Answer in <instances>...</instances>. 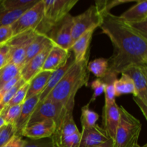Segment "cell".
I'll return each mask as SVG.
<instances>
[{"label": "cell", "mask_w": 147, "mask_h": 147, "mask_svg": "<svg viewBox=\"0 0 147 147\" xmlns=\"http://www.w3.org/2000/svg\"><path fill=\"white\" fill-rule=\"evenodd\" d=\"M113 46L109 59V72L118 75L132 65H144L147 57V40L119 16L106 13L100 27Z\"/></svg>", "instance_id": "obj_1"}, {"label": "cell", "mask_w": 147, "mask_h": 147, "mask_svg": "<svg viewBox=\"0 0 147 147\" xmlns=\"http://www.w3.org/2000/svg\"><path fill=\"white\" fill-rule=\"evenodd\" d=\"M88 58L89 57L80 63L75 62L46 99H50L63 106L75 102V97L79 89L88 86Z\"/></svg>", "instance_id": "obj_2"}, {"label": "cell", "mask_w": 147, "mask_h": 147, "mask_svg": "<svg viewBox=\"0 0 147 147\" xmlns=\"http://www.w3.org/2000/svg\"><path fill=\"white\" fill-rule=\"evenodd\" d=\"M120 121L114 139L115 147H134L136 146L142 131L140 121L131 114L123 106H119Z\"/></svg>", "instance_id": "obj_3"}, {"label": "cell", "mask_w": 147, "mask_h": 147, "mask_svg": "<svg viewBox=\"0 0 147 147\" xmlns=\"http://www.w3.org/2000/svg\"><path fill=\"white\" fill-rule=\"evenodd\" d=\"M78 0H43L44 17L36 31L47 35L74 7Z\"/></svg>", "instance_id": "obj_4"}, {"label": "cell", "mask_w": 147, "mask_h": 147, "mask_svg": "<svg viewBox=\"0 0 147 147\" xmlns=\"http://www.w3.org/2000/svg\"><path fill=\"white\" fill-rule=\"evenodd\" d=\"M44 17L43 0H39L34 6L26 10L11 25L13 36L19 35L30 30H35Z\"/></svg>", "instance_id": "obj_5"}, {"label": "cell", "mask_w": 147, "mask_h": 147, "mask_svg": "<svg viewBox=\"0 0 147 147\" xmlns=\"http://www.w3.org/2000/svg\"><path fill=\"white\" fill-rule=\"evenodd\" d=\"M103 17L99 13L96 5H92L84 12L73 17L72 40L73 44L78 37L88 30L100 27Z\"/></svg>", "instance_id": "obj_6"}, {"label": "cell", "mask_w": 147, "mask_h": 147, "mask_svg": "<svg viewBox=\"0 0 147 147\" xmlns=\"http://www.w3.org/2000/svg\"><path fill=\"white\" fill-rule=\"evenodd\" d=\"M37 33L36 30H30L13 37L8 43L10 47L9 64H14L22 68L24 65L26 53L30 42Z\"/></svg>", "instance_id": "obj_7"}, {"label": "cell", "mask_w": 147, "mask_h": 147, "mask_svg": "<svg viewBox=\"0 0 147 147\" xmlns=\"http://www.w3.org/2000/svg\"><path fill=\"white\" fill-rule=\"evenodd\" d=\"M73 16L69 14L50 30L51 34L47 35H47L51 39L55 45L66 50H70L73 45Z\"/></svg>", "instance_id": "obj_8"}, {"label": "cell", "mask_w": 147, "mask_h": 147, "mask_svg": "<svg viewBox=\"0 0 147 147\" xmlns=\"http://www.w3.org/2000/svg\"><path fill=\"white\" fill-rule=\"evenodd\" d=\"M65 106L50 99H46L42 103L37 105L35 111L32 115L27 126L36 122L51 119L56 123L63 113Z\"/></svg>", "instance_id": "obj_9"}, {"label": "cell", "mask_w": 147, "mask_h": 147, "mask_svg": "<svg viewBox=\"0 0 147 147\" xmlns=\"http://www.w3.org/2000/svg\"><path fill=\"white\" fill-rule=\"evenodd\" d=\"M53 44V42L51 41L40 53L23 65L20 70V76L25 83L30 82L36 75L42 71L46 58Z\"/></svg>", "instance_id": "obj_10"}, {"label": "cell", "mask_w": 147, "mask_h": 147, "mask_svg": "<svg viewBox=\"0 0 147 147\" xmlns=\"http://www.w3.org/2000/svg\"><path fill=\"white\" fill-rule=\"evenodd\" d=\"M56 123L51 119L36 122L27 126L23 130L21 136L30 139H41L50 138L54 134Z\"/></svg>", "instance_id": "obj_11"}, {"label": "cell", "mask_w": 147, "mask_h": 147, "mask_svg": "<svg viewBox=\"0 0 147 147\" xmlns=\"http://www.w3.org/2000/svg\"><path fill=\"white\" fill-rule=\"evenodd\" d=\"M102 117L103 129L109 137L114 142L116 129L120 121V110L116 102L109 105H104Z\"/></svg>", "instance_id": "obj_12"}, {"label": "cell", "mask_w": 147, "mask_h": 147, "mask_svg": "<svg viewBox=\"0 0 147 147\" xmlns=\"http://www.w3.org/2000/svg\"><path fill=\"white\" fill-rule=\"evenodd\" d=\"M79 147H95L107 142L110 138L103 127L96 124L94 126L82 129Z\"/></svg>", "instance_id": "obj_13"}, {"label": "cell", "mask_w": 147, "mask_h": 147, "mask_svg": "<svg viewBox=\"0 0 147 147\" xmlns=\"http://www.w3.org/2000/svg\"><path fill=\"white\" fill-rule=\"evenodd\" d=\"M123 73L130 76L134 83L136 95L134 97L137 98L147 106V80L140 65L130 66Z\"/></svg>", "instance_id": "obj_14"}, {"label": "cell", "mask_w": 147, "mask_h": 147, "mask_svg": "<svg viewBox=\"0 0 147 147\" xmlns=\"http://www.w3.org/2000/svg\"><path fill=\"white\" fill-rule=\"evenodd\" d=\"M71 53L70 50H66L53 44L42 70L52 73L56 71L66 64Z\"/></svg>", "instance_id": "obj_15"}, {"label": "cell", "mask_w": 147, "mask_h": 147, "mask_svg": "<svg viewBox=\"0 0 147 147\" xmlns=\"http://www.w3.org/2000/svg\"><path fill=\"white\" fill-rule=\"evenodd\" d=\"M40 95L33 96L30 98L26 99L22 105V110L18 119L14 124L16 129V135L21 136L23 130L28 125L32 115L35 111L39 101Z\"/></svg>", "instance_id": "obj_16"}, {"label": "cell", "mask_w": 147, "mask_h": 147, "mask_svg": "<svg viewBox=\"0 0 147 147\" xmlns=\"http://www.w3.org/2000/svg\"><path fill=\"white\" fill-rule=\"evenodd\" d=\"M95 30H96L95 29L88 30L73 42L70 50L73 51V55L76 63L83 61L89 57V46Z\"/></svg>", "instance_id": "obj_17"}, {"label": "cell", "mask_w": 147, "mask_h": 147, "mask_svg": "<svg viewBox=\"0 0 147 147\" xmlns=\"http://www.w3.org/2000/svg\"><path fill=\"white\" fill-rule=\"evenodd\" d=\"M74 63V57H73V53H71V55H70V56L69 57L66 64L65 65H63L62 67H60V69H58V70H57L56 71L53 72V73H52L51 76L50 77L48 82H47V86H45L42 93L40 94V101H39L38 104L42 103V102L48 97V96L50 94V93L53 91V89H54L56 87V86L58 84L59 82L61 80V79L63 78V76H65L66 72L69 70V68L71 67L72 65Z\"/></svg>", "instance_id": "obj_18"}, {"label": "cell", "mask_w": 147, "mask_h": 147, "mask_svg": "<svg viewBox=\"0 0 147 147\" xmlns=\"http://www.w3.org/2000/svg\"><path fill=\"white\" fill-rule=\"evenodd\" d=\"M119 17L129 24L143 21L147 18V0L137 1L135 5L130 7Z\"/></svg>", "instance_id": "obj_19"}, {"label": "cell", "mask_w": 147, "mask_h": 147, "mask_svg": "<svg viewBox=\"0 0 147 147\" xmlns=\"http://www.w3.org/2000/svg\"><path fill=\"white\" fill-rule=\"evenodd\" d=\"M52 73H53L52 72L42 70L38 74L36 75L30 81V86H29L26 99L41 94L45 86H47V83Z\"/></svg>", "instance_id": "obj_20"}, {"label": "cell", "mask_w": 147, "mask_h": 147, "mask_svg": "<svg viewBox=\"0 0 147 147\" xmlns=\"http://www.w3.org/2000/svg\"><path fill=\"white\" fill-rule=\"evenodd\" d=\"M51 39L47 35L37 32L27 49L24 65L40 53L49 43L51 42Z\"/></svg>", "instance_id": "obj_21"}, {"label": "cell", "mask_w": 147, "mask_h": 147, "mask_svg": "<svg viewBox=\"0 0 147 147\" xmlns=\"http://www.w3.org/2000/svg\"><path fill=\"white\" fill-rule=\"evenodd\" d=\"M114 88L116 97L124 94H132L134 96L136 95L134 83L130 76L126 73H122L120 78L115 80Z\"/></svg>", "instance_id": "obj_22"}, {"label": "cell", "mask_w": 147, "mask_h": 147, "mask_svg": "<svg viewBox=\"0 0 147 147\" xmlns=\"http://www.w3.org/2000/svg\"><path fill=\"white\" fill-rule=\"evenodd\" d=\"M87 69L88 71L93 73L97 78H103L109 72V59L99 57L88 62Z\"/></svg>", "instance_id": "obj_23"}, {"label": "cell", "mask_w": 147, "mask_h": 147, "mask_svg": "<svg viewBox=\"0 0 147 147\" xmlns=\"http://www.w3.org/2000/svg\"><path fill=\"white\" fill-rule=\"evenodd\" d=\"M81 133L78 131L68 136L51 137L54 147H79Z\"/></svg>", "instance_id": "obj_24"}, {"label": "cell", "mask_w": 147, "mask_h": 147, "mask_svg": "<svg viewBox=\"0 0 147 147\" xmlns=\"http://www.w3.org/2000/svg\"><path fill=\"white\" fill-rule=\"evenodd\" d=\"M28 9H7L1 5L0 1V27L11 25Z\"/></svg>", "instance_id": "obj_25"}, {"label": "cell", "mask_w": 147, "mask_h": 147, "mask_svg": "<svg viewBox=\"0 0 147 147\" xmlns=\"http://www.w3.org/2000/svg\"><path fill=\"white\" fill-rule=\"evenodd\" d=\"M89 106L90 105L88 103L86 106H83L81 109L80 122H81L82 129L94 126L95 125L97 124L96 123L99 119L98 114L93 111L90 110Z\"/></svg>", "instance_id": "obj_26"}, {"label": "cell", "mask_w": 147, "mask_h": 147, "mask_svg": "<svg viewBox=\"0 0 147 147\" xmlns=\"http://www.w3.org/2000/svg\"><path fill=\"white\" fill-rule=\"evenodd\" d=\"M39 0H3L1 5L7 9H25L34 6Z\"/></svg>", "instance_id": "obj_27"}, {"label": "cell", "mask_w": 147, "mask_h": 147, "mask_svg": "<svg viewBox=\"0 0 147 147\" xmlns=\"http://www.w3.org/2000/svg\"><path fill=\"white\" fill-rule=\"evenodd\" d=\"M21 67L14 64H8L3 68L0 76V88L20 73Z\"/></svg>", "instance_id": "obj_28"}, {"label": "cell", "mask_w": 147, "mask_h": 147, "mask_svg": "<svg viewBox=\"0 0 147 147\" xmlns=\"http://www.w3.org/2000/svg\"><path fill=\"white\" fill-rule=\"evenodd\" d=\"M22 105V104L16 105L4 109L0 113L7 124H15L21 113Z\"/></svg>", "instance_id": "obj_29"}, {"label": "cell", "mask_w": 147, "mask_h": 147, "mask_svg": "<svg viewBox=\"0 0 147 147\" xmlns=\"http://www.w3.org/2000/svg\"><path fill=\"white\" fill-rule=\"evenodd\" d=\"M134 1V0H104V1H96V7H97L99 13L103 15H104L106 13L110 12L111 9L113 7H116L120 4H126V3H129Z\"/></svg>", "instance_id": "obj_30"}, {"label": "cell", "mask_w": 147, "mask_h": 147, "mask_svg": "<svg viewBox=\"0 0 147 147\" xmlns=\"http://www.w3.org/2000/svg\"><path fill=\"white\" fill-rule=\"evenodd\" d=\"M29 86H30V82H27L24 83L18 90H17L15 93L14 94L13 97L11 98V100L9 103H8L5 109L11 106H16V105H20L24 103V100H26V97H27V93L28 91Z\"/></svg>", "instance_id": "obj_31"}, {"label": "cell", "mask_w": 147, "mask_h": 147, "mask_svg": "<svg viewBox=\"0 0 147 147\" xmlns=\"http://www.w3.org/2000/svg\"><path fill=\"white\" fill-rule=\"evenodd\" d=\"M15 135L16 129L14 125L6 124L0 133V147L4 146Z\"/></svg>", "instance_id": "obj_32"}, {"label": "cell", "mask_w": 147, "mask_h": 147, "mask_svg": "<svg viewBox=\"0 0 147 147\" xmlns=\"http://www.w3.org/2000/svg\"><path fill=\"white\" fill-rule=\"evenodd\" d=\"M91 88L93 90V93L90 101L88 102L89 105L94 102L97 99V98H98L103 93H104L106 83L102 79L96 78L91 83Z\"/></svg>", "instance_id": "obj_33"}, {"label": "cell", "mask_w": 147, "mask_h": 147, "mask_svg": "<svg viewBox=\"0 0 147 147\" xmlns=\"http://www.w3.org/2000/svg\"><path fill=\"white\" fill-rule=\"evenodd\" d=\"M24 83H25V82L22 80V78H21L18 82H17V84L14 85V86H13L7 93H6L5 96H4V98H3L1 99V101H0V113L2 112V111L4 110L6 108V106L8 105V103H9V101L11 100V98L13 97L14 93L17 92V90H18Z\"/></svg>", "instance_id": "obj_34"}, {"label": "cell", "mask_w": 147, "mask_h": 147, "mask_svg": "<svg viewBox=\"0 0 147 147\" xmlns=\"http://www.w3.org/2000/svg\"><path fill=\"white\" fill-rule=\"evenodd\" d=\"M24 147H54L51 137L41 139H25Z\"/></svg>", "instance_id": "obj_35"}, {"label": "cell", "mask_w": 147, "mask_h": 147, "mask_svg": "<svg viewBox=\"0 0 147 147\" xmlns=\"http://www.w3.org/2000/svg\"><path fill=\"white\" fill-rule=\"evenodd\" d=\"M13 37L14 36L11 25L0 27V47L9 42Z\"/></svg>", "instance_id": "obj_36"}, {"label": "cell", "mask_w": 147, "mask_h": 147, "mask_svg": "<svg viewBox=\"0 0 147 147\" xmlns=\"http://www.w3.org/2000/svg\"><path fill=\"white\" fill-rule=\"evenodd\" d=\"M10 47L7 43L5 45L0 47V70L4 68L9 63Z\"/></svg>", "instance_id": "obj_37"}, {"label": "cell", "mask_w": 147, "mask_h": 147, "mask_svg": "<svg viewBox=\"0 0 147 147\" xmlns=\"http://www.w3.org/2000/svg\"><path fill=\"white\" fill-rule=\"evenodd\" d=\"M129 24L147 40V18L143 21Z\"/></svg>", "instance_id": "obj_38"}, {"label": "cell", "mask_w": 147, "mask_h": 147, "mask_svg": "<svg viewBox=\"0 0 147 147\" xmlns=\"http://www.w3.org/2000/svg\"><path fill=\"white\" fill-rule=\"evenodd\" d=\"M21 76H20V73L17 76V77L14 78V79H12L11 80H10L9 82L7 83V84L4 85L3 87H1L0 88V101L1 100V99L4 98V96H5L6 93L13 87L15 84H17V82L21 79Z\"/></svg>", "instance_id": "obj_39"}, {"label": "cell", "mask_w": 147, "mask_h": 147, "mask_svg": "<svg viewBox=\"0 0 147 147\" xmlns=\"http://www.w3.org/2000/svg\"><path fill=\"white\" fill-rule=\"evenodd\" d=\"M24 145L25 139H23L22 136L15 135L3 147H24Z\"/></svg>", "instance_id": "obj_40"}, {"label": "cell", "mask_w": 147, "mask_h": 147, "mask_svg": "<svg viewBox=\"0 0 147 147\" xmlns=\"http://www.w3.org/2000/svg\"><path fill=\"white\" fill-rule=\"evenodd\" d=\"M133 99H134V100L135 103H136V105L139 106V108L140 109L141 111L142 112L143 115L144 116V117L146 118V119L147 120V106H145V105L144 104V103H142V102L139 99H138L136 97H134Z\"/></svg>", "instance_id": "obj_41"}, {"label": "cell", "mask_w": 147, "mask_h": 147, "mask_svg": "<svg viewBox=\"0 0 147 147\" xmlns=\"http://www.w3.org/2000/svg\"><path fill=\"white\" fill-rule=\"evenodd\" d=\"M95 147H115V144H114V142H113V139H109V140L107 141L105 143L99 145L98 146H95Z\"/></svg>", "instance_id": "obj_42"}, {"label": "cell", "mask_w": 147, "mask_h": 147, "mask_svg": "<svg viewBox=\"0 0 147 147\" xmlns=\"http://www.w3.org/2000/svg\"><path fill=\"white\" fill-rule=\"evenodd\" d=\"M140 67H141V69H142V72H143V73L144 74L145 77L146 78V80H147V65H141Z\"/></svg>", "instance_id": "obj_43"}, {"label": "cell", "mask_w": 147, "mask_h": 147, "mask_svg": "<svg viewBox=\"0 0 147 147\" xmlns=\"http://www.w3.org/2000/svg\"><path fill=\"white\" fill-rule=\"evenodd\" d=\"M6 124H7V123H6V122L4 121V119H3V118L1 117V115H0V129H1V128H2L3 126H5Z\"/></svg>", "instance_id": "obj_44"}, {"label": "cell", "mask_w": 147, "mask_h": 147, "mask_svg": "<svg viewBox=\"0 0 147 147\" xmlns=\"http://www.w3.org/2000/svg\"><path fill=\"white\" fill-rule=\"evenodd\" d=\"M134 147H143V146H141L139 144H137V145H136V146H134Z\"/></svg>", "instance_id": "obj_45"}, {"label": "cell", "mask_w": 147, "mask_h": 147, "mask_svg": "<svg viewBox=\"0 0 147 147\" xmlns=\"http://www.w3.org/2000/svg\"><path fill=\"white\" fill-rule=\"evenodd\" d=\"M144 65H147V57H146V60H145V63H144Z\"/></svg>", "instance_id": "obj_46"}, {"label": "cell", "mask_w": 147, "mask_h": 147, "mask_svg": "<svg viewBox=\"0 0 147 147\" xmlns=\"http://www.w3.org/2000/svg\"><path fill=\"white\" fill-rule=\"evenodd\" d=\"M2 70H3V69H1V70H0V76H1V72H2Z\"/></svg>", "instance_id": "obj_47"}, {"label": "cell", "mask_w": 147, "mask_h": 147, "mask_svg": "<svg viewBox=\"0 0 147 147\" xmlns=\"http://www.w3.org/2000/svg\"><path fill=\"white\" fill-rule=\"evenodd\" d=\"M3 127H4V126H3ZM3 127H2V128H1V129H0V133H1V131H2V129H3Z\"/></svg>", "instance_id": "obj_48"}, {"label": "cell", "mask_w": 147, "mask_h": 147, "mask_svg": "<svg viewBox=\"0 0 147 147\" xmlns=\"http://www.w3.org/2000/svg\"><path fill=\"white\" fill-rule=\"evenodd\" d=\"M143 147H147V144H145L144 146H143Z\"/></svg>", "instance_id": "obj_49"}]
</instances>
